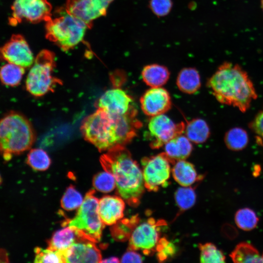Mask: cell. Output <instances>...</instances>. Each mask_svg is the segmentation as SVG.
<instances>
[{
	"mask_svg": "<svg viewBox=\"0 0 263 263\" xmlns=\"http://www.w3.org/2000/svg\"><path fill=\"white\" fill-rule=\"evenodd\" d=\"M55 67V56L53 52L48 50L40 51L35 58L27 75L26 91L36 97H40L53 92L57 85L62 83L60 79L53 75Z\"/></svg>",
	"mask_w": 263,
	"mask_h": 263,
	"instance_id": "obj_6",
	"label": "cell"
},
{
	"mask_svg": "<svg viewBox=\"0 0 263 263\" xmlns=\"http://www.w3.org/2000/svg\"><path fill=\"white\" fill-rule=\"evenodd\" d=\"M250 128L259 140L263 142V110L256 114L250 124Z\"/></svg>",
	"mask_w": 263,
	"mask_h": 263,
	"instance_id": "obj_37",
	"label": "cell"
},
{
	"mask_svg": "<svg viewBox=\"0 0 263 263\" xmlns=\"http://www.w3.org/2000/svg\"><path fill=\"white\" fill-rule=\"evenodd\" d=\"M207 87L220 103L244 113L257 98L253 82L239 65L225 62L209 78Z\"/></svg>",
	"mask_w": 263,
	"mask_h": 263,
	"instance_id": "obj_1",
	"label": "cell"
},
{
	"mask_svg": "<svg viewBox=\"0 0 263 263\" xmlns=\"http://www.w3.org/2000/svg\"><path fill=\"white\" fill-rule=\"evenodd\" d=\"M119 262H120L119 259L116 257H110V258L104 259V260H102L100 261V263H119Z\"/></svg>",
	"mask_w": 263,
	"mask_h": 263,
	"instance_id": "obj_41",
	"label": "cell"
},
{
	"mask_svg": "<svg viewBox=\"0 0 263 263\" xmlns=\"http://www.w3.org/2000/svg\"><path fill=\"white\" fill-rule=\"evenodd\" d=\"M57 230L48 241V248L57 251H63L70 247L75 242H82L76 231L72 227L66 225Z\"/></svg>",
	"mask_w": 263,
	"mask_h": 263,
	"instance_id": "obj_20",
	"label": "cell"
},
{
	"mask_svg": "<svg viewBox=\"0 0 263 263\" xmlns=\"http://www.w3.org/2000/svg\"><path fill=\"white\" fill-rule=\"evenodd\" d=\"M138 222V218L137 216L118 221L113 225L111 229L112 236L118 241H124L129 239Z\"/></svg>",
	"mask_w": 263,
	"mask_h": 263,
	"instance_id": "obj_29",
	"label": "cell"
},
{
	"mask_svg": "<svg viewBox=\"0 0 263 263\" xmlns=\"http://www.w3.org/2000/svg\"><path fill=\"white\" fill-rule=\"evenodd\" d=\"M66 12L85 24L88 28L93 26V21L99 18L94 10L92 0H67Z\"/></svg>",
	"mask_w": 263,
	"mask_h": 263,
	"instance_id": "obj_17",
	"label": "cell"
},
{
	"mask_svg": "<svg viewBox=\"0 0 263 263\" xmlns=\"http://www.w3.org/2000/svg\"><path fill=\"white\" fill-rule=\"evenodd\" d=\"M26 163L36 171H45L50 166L51 160L47 153L39 148L32 149L29 151Z\"/></svg>",
	"mask_w": 263,
	"mask_h": 263,
	"instance_id": "obj_27",
	"label": "cell"
},
{
	"mask_svg": "<svg viewBox=\"0 0 263 263\" xmlns=\"http://www.w3.org/2000/svg\"><path fill=\"white\" fill-rule=\"evenodd\" d=\"M52 9L47 0H15L10 24L16 25L24 20L33 23L46 22L52 18Z\"/></svg>",
	"mask_w": 263,
	"mask_h": 263,
	"instance_id": "obj_9",
	"label": "cell"
},
{
	"mask_svg": "<svg viewBox=\"0 0 263 263\" xmlns=\"http://www.w3.org/2000/svg\"><path fill=\"white\" fill-rule=\"evenodd\" d=\"M150 9L157 17H164L170 12L172 7L171 0H150Z\"/></svg>",
	"mask_w": 263,
	"mask_h": 263,
	"instance_id": "obj_35",
	"label": "cell"
},
{
	"mask_svg": "<svg viewBox=\"0 0 263 263\" xmlns=\"http://www.w3.org/2000/svg\"><path fill=\"white\" fill-rule=\"evenodd\" d=\"M230 257L235 263H263V253L261 255L253 245L247 242L238 244Z\"/></svg>",
	"mask_w": 263,
	"mask_h": 263,
	"instance_id": "obj_23",
	"label": "cell"
},
{
	"mask_svg": "<svg viewBox=\"0 0 263 263\" xmlns=\"http://www.w3.org/2000/svg\"><path fill=\"white\" fill-rule=\"evenodd\" d=\"M234 220L239 228L244 231H250L256 227L259 218L254 210L245 207L236 211Z\"/></svg>",
	"mask_w": 263,
	"mask_h": 263,
	"instance_id": "obj_28",
	"label": "cell"
},
{
	"mask_svg": "<svg viewBox=\"0 0 263 263\" xmlns=\"http://www.w3.org/2000/svg\"><path fill=\"white\" fill-rule=\"evenodd\" d=\"M125 204L120 196L107 195L99 200L98 212L104 225H111L120 221L124 216Z\"/></svg>",
	"mask_w": 263,
	"mask_h": 263,
	"instance_id": "obj_16",
	"label": "cell"
},
{
	"mask_svg": "<svg viewBox=\"0 0 263 263\" xmlns=\"http://www.w3.org/2000/svg\"><path fill=\"white\" fill-rule=\"evenodd\" d=\"M176 84L179 89L188 94L197 92L201 86L200 76L198 71L194 68H185L179 73Z\"/></svg>",
	"mask_w": 263,
	"mask_h": 263,
	"instance_id": "obj_21",
	"label": "cell"
},
{
	"mask_svg": "<svg viewBox=\"0 0 263 263\" xmlns=\"http://www.w3.org/2000/svg\"><path fill=\"white\" fill-rule=\"evenodd\" d=\"M224 141L227 148L233 151L244 149L249 141L246 131L242 128L234 127L229 130L225 134Z\"/></svg>",
	"mask_w": 263,
	"mask_h": 263,
	"instance_id": "obj_26",
	"label": "cell"
},
{
	"mask_svg": "<svg viewBox=\"0 0 263 263\" xmlns=\"http://www.w3.org/2000/svg\"><path fill=\"white\" fill-rule=\"evenodd\" d=\"M200 262L202 263H222L225 262L223 252L212 243L199 244Z\"/></svg>",
	"mask_w": 263,
	"mask_h": 263,
	"instance_id": "obj_30",
	"label": "cell"
},
{
	"mask_svg": "<svg viewBox=\"0 0 263 263\" xmlns=\"http://www.w3.org/2000/svg\"><path fill=\"white\" fill-rule=\"evenodd\" d=\"M174 197L177 206L181 210L191 208L196 201V194L194 189L188 187L178 188Z\"/></svg>",
	"mask_w": 263,
	"mask_h": 263,
	"instance_id": "obj_33",
	"label": "cell"
},
{
	"mask_svg": "<svg viewBox=\"0 0 263 263\" xmlns=\"http://www.w3.org/2000/svg\"><path fill=\"white\" fill-rule=\"evenodd\" d=\"M172 173L174 180L183 187L190 186L198 178L193 165L185 160H178L174 163Z\"/></svg>",
	"mask_w": 263,
	"mask_h": 263,
	"instance_id": "obj_22",
	"label": "cell"
},
{
	"mask_svg": "<svg viewBox=\"0 0 263 263\" xmlns=\"http://www.w3.org/2000/svg\"><path fill=\"white\" fill-rule=\"evenodd\" d=\"M94 193V189L89 190L75 216L63 224L73 228L82 242H99L105 227L98 212L99 200Z\"/></svg>",
	"mask_w": 263,
	"mask_h": 263,
	"instance_id": "obj_4",
	"label": "cell"
},
{
	"mask_svg": "<svg viewBox=\"0 0 263 263\" xmlns=\"http://www.w3.org/2000/svg\"><path fill=\"white\" fill-rule=\"evenodd\" d=\"M94 188L103 193H109L116 187L113 175L110 172L104 170L95 174L93 179Z\"/></svg>",
	"mask_w": 263,
	"mask_h": 263,
	"instance_id": "obj_34",
	"label": "cell"
},
{
	"mask_svg": "<svg viewBox=\"0 0 263 263\" xmlns=\"http://www.w3.org/2000/svg\"><path fill=\"white\" fill-rule=\"evenodd\" d=\"M114 0H92L94 10L99 17L105 16L110 4Z\"/></svg>",
	"mask_w": 263,
	"mask_h": 263,
	"instance_id": "obj_38",
	"label": "cell"
},
{
	"mask_svg": "<svg viewBox=\"0 0 263 263\" xmlns=\"http://www.w3.org/2000/svg\"><path fill=\"white\" fill-rule=\"evenodd\" d=\"M261 6H262V9L263 10V0H261Z\"/></svg>",
	"mask_w": 263,
	"mask_h": 263,
	"instance_id": "obj_43",
	"label": "cell"
},
{
	"mask_svg": "<svg viewBox=\"0 0 263 263\" xmlns=\"http://www.w3.org/2000/svg\"><path fill=\"white\" fill-rule=\"evenodd\" d=\"M83 201L82 196L80 193L73 185H70L63 195L60 204L64 209L71 211L79 208Z\"/></svg>",
	"mask_w": 263,
	"mask_h": 263,
	"instance_id": "obj_32",
	"label": "cell"
},
{
	"mask_svg": "<svg viewBox=\"0 0 263 263\" xmlns=\"http://www.w3.org/2000/svg\"><path fill=\"white\" fill-rule=\"evenodd\" d=\"M45 28L46 38L63 51L72 49L81 42L88 28L66 11L63 15L47 21Z\"/></svg>",
	"mask_w": 263,
	"mask_h": 263,
	"instance_id": "obj_7",
	"label": "cell"
},
{
	"mask_svg": "<svg viewBox=\"0 0 263 263\" xmlns=\"http://www.w3.org/2000/svg\"><path fill=\"white\" fill-rule=\"evenodd\" d=\"M155 250L157 252V258L161 262L172 256L175 252L173 244L165 238L160 239Z\"/></svg>",
	"mask_w": 263,
	"mask_h": 263,
	"instance_id": "obj_36",
	"label": "cell"
},
{
	"mask_svg": "<svg viewBox=\"0 0 263 263\" xmlns=\"http://www.w3.org/2000/svg\"><path fill=\"white\" fill-rule=\"evenodd\" d=\"M145 188L149 191H157L165 187L171 172L170 164H173L165 152L141 160Z\"/></svg>",
	"mask_w": 263,
	"mask_h": 263,
	"instance_id": "obj_8",
	"label": "cell"
},
{
	"mask_svg": "<svg viewBox=\"0 0 263 263\" xmlns=\"http://www.w3.org/2000/svg\"><path fill=\"white\" fill-rule=\"evenodd\" d=\"M34 60L27 42L20 34L13 35L0 48V61L14 64L25 69L31 67Z\"/></svg>",
	"mask_w": 263,
	"mask_h": 263,
	"instance_id": "obj_12",
	"label": "cell"
},
{
	"mask_svg": "<svg viewBox=\"0 0 263 263\" xmlns=\"http://www.w3.org/2000/svg\"><path fill=\"white\" fill-rule=\"evenodd\" d=\"M169 75V72L166 67L158 64L146 65L141 72L144 82L151 88L161 87L165 84Z\"/></svg>",
	"mask_w": 263,
	"mask_h": 263,
	"instance_id": "obj_19",
	"label": "cell"
},
{
	"mask_svg": "<svg viewBox=\"0 0 263 263\" xmlns=\"http://www.w3.org/2000/svg\"><path fill=\"white\" fill-rule=\"evenodd\" d=\"M24 73V68L7 63L0 68V81L7 86H17L20 84Z\"/></svg>",
	"mask_w": 263,
	"mask_h": 263,
	"instance_id": "obj_25",
	"label": "cell"
},
{
	"mask_svg": "<svg viewBox=\"0 0 263 263\" xmlns=\"http://www.w3.org/2000/svg\"><path fill=\"white\" fill-rule=\"evenodd\" d=\"M140 102L144 113L151 117L164 114L171 106L169 94L161 87H152L148 90L141 96Z\"/></svg>",
	"mask_w": 263,
	"mask_h": 263,
	"instance_id": "obj_13",
	"label": "cell"
},
{
	"mask_svg": "<svg viewBox=\"0 0 263 263\" xmlns=\"http://www.w3.org/2000/svg\"><path fill=\"white\" fill-rule=\"evenodd\" d=\"M95 243H75L65 250V263H100L102 256Z\"/></svg>",
	"mask_w": 263,
	"mask_h": 263,
	"instance_id": "obj_15",
	"label": "cell"
},
{
	"mask_svg": "<svg viewBox=\"0 0 263 263\" xmlns=\"http://www.w3.org/2000/svg\"><path fill=\"white\" fill-rule=\"evenodd\" d=\"M65 250H53L48 248L43 249L37 247L34 249L35 253L34 263H65Z\"/></svg>",
	"mask_w": 263,
	"mask_h": 263,
	"instance_id": "obj_31",
	"label": "cell"
},
{
	"mask_svg": "<svg viewBox=\"0 0 263 263\" xmlns=\"http://www.w3.org/2000/svg\"><path fill=\"white\" fill-rule=\"evenodd\" d=\"M132 99L126 92L119 88H114L106 91L99 98L97 108L104 110L111 115L125 114L132 107Z\"/></svg>",
	"mask_w": 263,
	"mask_h": 263,
	"instance_id": "obj_14",
	"label": "cell"
},
{
	"mask_svg": "<svg viewBox=\"0 0 263 263\" xmlns=\"http://www.w3.org/2000/svg\"><path fill=\"white\" fill-rule=\"evenodd\" d=\"M134 250H129L122 256L121 263H142L143 258L140 254Z\"/></svg>",
	"mask_w": 263,
	"mask_h": 263,
	"instance_id": "obj_39",
	"label": "cell"
},
{
	"mask_svg": "<svg viewBox=\"0 0 263 263\" xmlns=\"http://www.w3.org/2000/svg\"><path fill=\"white\" fill-rule=\"evenodd\" d=\"M104 170L114 176L117 194L129 205L137 207L145 191L142 171L124 145H116L102 155Z\"/></svg>",
	"mask_w": 263,
	"mask_h": 263,
	"instance_id": "obj_2",
	"label": "cell"
},
{
	"mask_svg": "<svg viewBox=\"0 0 263 263\" xmlns=\"http://www.w3.org/2000/svg\"><path fill=\"white\" fill-rule=\"evenodd\" d=\"M165 153L174 164L175 161L185 160L190 154L192 146L186 136L178 135L165 144Z\"/></svg>",
	"mask_w": 263,
	"mask_h": 263,
	"instance_id": "obj_18",
	"label": "cell"
},
{
	"mask_svg": "<svg viewBox=\"0 0 263 263\" xmlns=\"http://www.w3.org/2000/svg\"><path fill=\"white\" fill-rule=\"evenodd\" d=\"M165 225L164 221L150 218L136 226L130 237L128 249L142 250L145 255L150 254L155 250L161 228Z\"/></svg>",
	"mask_w": 263,
	"mask_h": 263,
	"instance_id": "obj_10",
	"label": "cell"
},
{
	"mask_svg": "<svg viewBox=\"0 0 263 263\" xmlns=\"http://www.w3.org/2000/svg\"><path fill=\"white\" fill-rule=\"evenodd\" d=\"M2 179L1 176V175L0 174V186L2 184Z\"/></svg>",
	"mask_w": 263,
	"mask_h": 263,
	"instance_id": "obj_42",
	"label": "cell"
},
{
	"mask_svg": "<svg viewBox=\"0 0 263 263\" xmlns=\"http://www.w3.org/2000/svg\"><path fill=\"white\" fill-rule=\"evenodd\" d=\"M185 128L183 122L175 123L164 114L151 117L147 135L150 146L153 149H159L171 139L181 135Z\"/></svg>",
	"mask_w": 263,
	"mask_h": 263,
	"instance_id": "obj_11",
	"label": "cell"
},
{
	"mask_svg": "<svg viewBox=\"0 0 263 263\" xmlns=\"http://www.w3.org/2000/svg\"><path fill=\"white\" fill-rule=\"evenodd\" d=\"M186 136L190 142L196 144L206 142L210 135L209 128L207 122L202 119L191 120L185 126Z\"/></svg>",
	"mask_w": 263,
	"mask_h": 263,
	"instance_id": "obj_24",
	"label": "cell"
},
{
	"mask_svg": "<svg viewBox=\"0 0 263 263\" xmlns=\"http://www.w3.org/2000/svg\"><path fill=\"white\" fill-rule=\"evenodd\" d=\"M8 254L7 251L1 248H0V263H8L9 261Z\"/></svg>",
	"mask_w": 263,
	"mask_h": 263,
	"instance_id": "obj_40",
	"label": "cell"
},
{
	"mask_svg": "<svg viewBox=\"0 0 263 263\" xmlns=\"http://www.w3.org/2000/svg\"><path fill=\"white\" fill-rule=\"evenodd\" d=\"M80 130L84 139L100 151H107L118 145L113 119L102 109L97 108L87 116L82 123Z\"/></svg>",
	"mask_w": 263,
	"mask_h": 263,
	"instance_id": "obj_5",
	"label": "cell"
},
{
	"mask_svg": "<svg viewBox=\"0 0 263 263\" xmlns=\"http://www.w3.org/2000/svg\"><path fill=\"white\" fill-rule=\"evenodd\" d=\"M36 138L32 123L20 112L10 111L0 118V154L5 161L31 149Z\"/></svg>",
	"mask_w": 263,
	"mask_h": 263,
	"instance_id": "obj_3",
	"label": "cell"
}]
</instances>
